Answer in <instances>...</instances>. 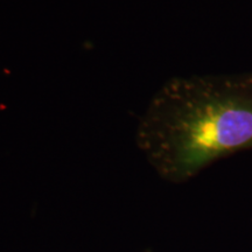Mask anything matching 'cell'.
Here are the masks:
<instances>
[{
	"instance_id": "1",
	"label": "cell",
	"mask_w": 252,
	"mask_h": 252,
	"mask_svg": "<svg viewBox=\"0 0 252 252\" xmlns=\"http://www.w3.org/2000/svg\"><path fill=\"white\" fill-rule=\"evenodd\" d=\"M137 141L159 174L173 182L252 150V71L167 81L145 110Z\"/></svg>"
}]
</instances>
